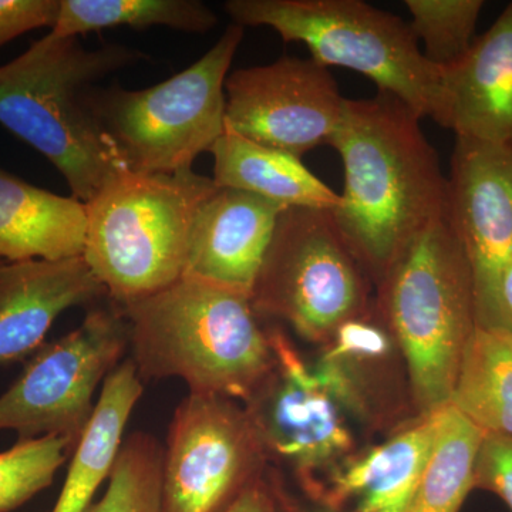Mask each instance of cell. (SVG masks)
<instances>
[{"label":"cell","mask_w":512,"mask_h":512,"mask_svg":"<svg viewBox=\"0 0 512 512\" xmlns=\"http://www.w3.org/2000/svg\"><path fill=\"white\" fill-rule=\"evenodd\" d=\"M83 512H164L163 446L144 431L124 440L106 493Z\"/></svg>","instance_id":"24"},{"label":"cell","mask_w":512,"mask_h":512,"mask_svg":"<svg viewBox=\"0 0 512 512\" xmlns=\"http://www.w3.org/2000/svg\"><path fill=\"white\" fill-rule=\"evenodd\" d=\"M413 35L424 45L423 55L440 72L466 56L476 32L481 0H406Z\"/></svg>","instance_id":"25"},{"label":"cell","mask_w":512,"mask_h":512,"mask_svg":"<svg viewBox=\"0 0 512 512\" xmlns=\"http://www.w3.org/2000/svg\"><path fill=\"white\" fill-rule=\"evenodd\" d=\"M214 183L221 188L251 192L288 208L333 211L340 195L286 151L255 143L225 127L212 146Z\"/></svg>","instance_id":"20"},{"label":"cell","mask_w":512,"mask_h":512,"mask_svg":"<svg viewBox=\"0 0 512 512\" xmlns=\"http://www.w3.org/2000/svg\"><path fill=\"white\" fill-rule=\"evenodd\" d=\"M244 39L232 23L201 59L171 79L143 90H90L87 104L128 171L177 174L225 131V82Z\"/></svg>","instance_id":"7"},{"label":"cell","mask_w":512,"mask_h":512,"mask_svg":"<svg viewBox=\"0 0 512 512\" xmlns=\"http://www.w3.org/2000/svg\"><path fill=\"white\" fill-rule=\"evenodd\" d=\"M285 205L251 192H212L195 218L185 274L252 295Z\"/></svg>","instance_id":"14"},{"label":"cell","mask_w":512,"mask_h":512,"mask_svg":"<svg viewBox=\"0 0 512 512\" xmlns=\"http://www.w3.org/2000/svg\"><path fill=\"white\" fill-rule=\"evenodd\" d=\"M446 217L470 265L477 326L510 329L501 289L512 255V144L457 137Z\"/></svg>","instance_id":"11"},{"label":"cell","mask_w":512,"mask_h":512,"mask_svg":"<svg viewBox=\"0 0 512 512\" xmlns=\"http://www.w3.org/2000/svg\"><path fill=\"white\" fill-rule=\"evenodd\" d=\"M443 120L457 137L512 144V3L441 72Z\"/></svg>","instance_id":"16"},{"label":"cell","mask_w":512,"mask_h":512,"mask_svg":"<svg viewBox=\"0 0 512 512\" xmlns=\"http://www.w3.org/2000/svg\"><path fill=\"white\" fill-rule=\"evenodd\" d=\"M143 392V379L131 359L123 360L106 377L52 512H83L92 504L100 485L109 480L126 440L128 420Z\"/></svg>","instance_id":"19"},{"label":"cell","mask_w":512,"mask_h":512,"mask_svg":"<svg viewBox=\"0 0 512 512\" xmlns=\"http://www.w3.org/2000/svg\"><path fill=\"white\" fill-rule=\"evenodd\" d=\"M225 97V127L299 158L329 146L348 100L328 67L296 57L235 70Z\"/></svg>","instance_id":"12"},{"label":"cell","mask_w":512,"mask_h":512,"mask_svg":"<svg viewBox=\"0 0 512 512\" xmlns=\"http://www.w3.org/2000/svg\"><path fill=\"white\" fill-rule=\"evenodd\" d=\"M448 404L484 433L512 436V330L474 328Z\"/></svg>","instance_id":"21"},{"label":"cell","mask_w":512,"mask_h":512,"mask_svg":"<svg viewBox=\"0 0 512 512\" xmlns=\"http://www.w3.org/2000/svg\"><path fill=\"white\" fill-rule=\"evenodd\" d=\"M224 8L235 25L274 29L284 42L308 46L322 66L363 74L379 92L441 124V72L399 16L362 0H228Z\"/></svg>","instance_id":"6"},{"label":"cell","mask_w":512,"mask_h":512,"mask_svg":"<svg viewBox=\"0 0 512 512\" xmlns=\"http://www.w3.org/2000/svg\"><path fill=\"white\" fill-rule=\"evenodd\" d=\"M60 0H0V47L32 30L55 26Z\"/></svg>","instance_id":"28"},{"label":"cell","mask_w":512,"mask_h":512,"mask_svg":"<svg viewBox=\"0 0 512 512\" xmlns=\"http://www.w3.org/2000/svg\"><path fill=\"white\" fill-rule=\"evenodd\" d=\"M436 439L410 512H460L474 488L484 431L447 404L436 412Z\"/></svg>","instance_id":"23"},{"label":"cell","mask_w":512,"mask_h":512,"mask_svg":"<svg viewBox=\"0 0 512 512\" xmlns=\"http://www.w3.org/2000/svg\"><path fill=\"white\" fill-rule=\"evenodd\" d=\"M117 306L143 380L175 377L190 393L248 402L274 369L271 340L248 293L184 275Z\"/></svg>","instance_id":"2"},{"label":"cell","mask_w":512,"mask_h":512,"mask_svg":"<svg viewBox=\"0 0 512 512\" xmlns=\"http://www.w3.org/2000/svg\"><path fill=\"white\" fill-rule=\"evenodd\" d=\"M2 264H3L2 259H0V265H2Z\"/></svg>","instance_id":"32"},{"label":"cell","mask_w":512,"mask_h":512,"mask_svg":"<svg viewBox=\"0 0 512 512\" xmlns=\"http://www.w3.org/2000/svg\"><path fill=\"white\" fill-rule=\"evenodd\" d=\"M474 488L498 495L512 512V436L484 433L474 464Z\"/></svg>","instance_id":"27"},{"label":"cell","mask_w":512,"mask_h":512,"mask_svg":"<svg viewBox=\"0 0 512 512\" xmlns=\"http://www.w3.org/2000/svg\"><path fill=\"white\" fill-rule=\"evenodd\" d=\"M251 301L258 315L284 319L308 340L326 339L359 315L365 285L332 211L282 212Z\"/></svg>","instance_id":"8"},{"label":"cell","mask_w":512,"mask_h":512,"mask_svg":"<svg viewBox=\"0 0 512 512\" xmlns=\"http://www.w3.org/2000/svg\"><path fill=\"white\" fill-rule=\"evenodd\" d=\"M436 412L333 471L319 493L328 510L356 501V512H410L436 439Z\"/></svg>","instance_id":"17"},{"label":"cell","mask_w":512,"mask_h":512,"mask_svg":"<svg viewBox=\"0 0 512 512\" xmlns=\"http://www.w3.org/2000/svg\"><path fill=\"white\" fill-rule=\"evenodd\" d=\"M272 494L278 505L279 512H339L332 510H312V508L303 507V505L296 503L291 495L286 494L284 488L279 487L278 484L271 485Z\"/></svg>","instance_id":"30"},{"label":"cell","mask_w":512,"mask_h":512,"mask_svg":"<svg viewBox=\"0 0 512 512\" xmlns=\"http://www.w3.org/2000/svg\"><path fill=\"white\" fill-rule=\"evenodd\" d=\"M144 57L119 45L86 49L76 37L49 32L0 66V124L55 165L72 197L87 204L127 170L87 93Z\"/></svg>","instance_id":"3"},{"label":"cell","mask_w":512,"mask_h":512,"mask_svg":"<svg viewBox=\"0 0 512 512\" xmlns=\"http://www.w3.org/2000/svg\"><path fill=\"white\" fill-rule=\"evenodd\" d=\"M217 188L212 178L194 170H126L87 202L83 258L116 305L183 278L195 218Z\"/></svg>","instance_id":"4"},{"label":"cell","mask_w":512,"mask_h":512,"mask_svg":"<svg viewBox=\"0 0 512 512\" xmlns=\"http://www.w3.org/2000/svg\"><path fill=\"white\" fill-rule=\"evenodd\" d=\"M104 296L83 256L0 265V365L32 356L63 312Z\"/></svg>","instance_id":"15"},{"label":"cell","mask_w":512,"mask_h":512,"mask_svg":"<svg viewBox=\"0 0 512 512\" xmlns=\"http://www.w3.org/2000/svg\"><path fill=\"white\" fill-rule=\"evenodd\" d=\"M72 441L59 436L18 440L0 453V512H10L49 488L72 456Z\"/></svg>","instance_id":"26"},{"label":"cell","mask_w":512,"mask_h":512,"mask_svg":"<svg viewBox=\"0 0 512 512\" xmlns=\"http://www.w3.org/2000/svg\"><path fill=\"white\" fill-rule=\"evenodd\" d=\"M264 447L245 410L190 393L163 447L164 512H224L254 483Z\"/></svg>","instance_id":"10"},{"label":"cell","mask_w":512,"mask_h":512,"mask_svg":"<svg viewBox=\"0 0 512 512\" xmlns=\"http://www.w3.org/2000/svg\"><path fill=\"white\" fill-rule=\"evenodd\" d=\"M224 512H279L271 485L261 478L249 484Z\"/></svg>","instance_id":"29"},{"label":"cell","mask_w":512,"mask_h":512,"mask_svg":"<svg viewBox=\"0 0 512 512\" xmlns=\"http://www.w3.org/2000/svg\"><path fill=\"white\" fill-rule=\"evenodd\" d=\"M382 306L406 356L417 406L424 416L443 409L477 326L470 265L447 217L390 266Z\"/></svg>","instance_id":"5"},{"label":"cell","mask_w":512,"mask_h":512,"mask_svg":"<svg viewBox=\"0 0 512 512\" xmlns=\"http://www.w3.org/2000/svg\"><path fill=\"white\" fill-rule=\"evenodd\" d=\"M128 346L119 306L93 308L79 328L43 343L0 396V431H16L19 440L64 437L76 448L96 406L94 394Z\"/></svg>","instance_id":"9"},{"label":"cell","mask_w":512,"mask_h":512,"mask_svg":"<svg viewBox=\"0 0 512 512\" xmlns=\"http://www.w3.org/2000/svg\"><path fill=\"white\" fill-rule=\"evenodd\" d=\"M404 101L379 92L346 100L329 146L345 167V188L332 211L359 265L383 279L424 229L446 217L447 178Z\"/></svg>","instance_id":"1"},{"label":"cell","mask_w":512,"mask_h":512,"mask_svg":"<svg viewBox=\"0 0 512 512\" xmlns=\"http://www.w3.org/2000/svg\"><path fill=\"white\" fill-rule=\"evenodd\" d=\"M275 365L248 400L247 412L265 454L292 463L309 477L313 468L342 456L352 437L340 397L319 370H309L281 332L271 333Z\"/></svg>","instance_id":"13"},{"label":"cell","mask_w":512,"mask_h":512,"mask_svg":"<svg viewBox=\"0 0 512 512\" xmlns=\"http://www.w3.org/2000/svg\"><path fill=\"white\" fill-rule=\"evenodd\" d=\"M87 208L0 168V259L62 261L83 256Z\"/></svg>","instance_id":"18"},{"label":"cell","mask_w":512,"mask_h":512,"mask_svg":"<svg viewBox=\"0 0 512 512\" xmlns=\"http://www.w3.org/2000/svg\"><path fill=\"white\" fill-rule=\"evenodd\" d=\"M503 309L508 328L512 329V255L503 276Z\"/></svg>","instance_id":"31"},{"label":"cell","mask_w":512,"mask_h":512,"mask_svg":"<svg viewBox=\"0 0 512 512\" xmlns=\"http://www.w3.org/2000/svg\"><path fill=\"white\" fill-rule=\"evenodd\" d=\"M218 18L200 0H60L59 15L50 33L76 37L104 29L153 26L187 33H207Z\"/></svg>","instance_id":"22"}]
</instances>
